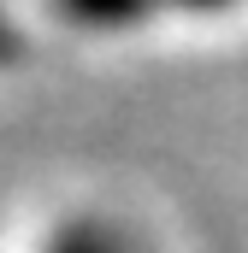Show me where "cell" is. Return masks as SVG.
I'll use <instances>...</instances> for the list:
<instances>
[{"label":"cell","mask_w":248,"mask_h":253,"mask_svg":"<svg viewBox=\"0 0 248 253\" xmlns=\"http://www.w3.org/2000/svg\"><path fill=\"white\" fill-rule=\"evenodd\" d=\"M30 253H154V248L119 212H107V206H71V212H60L36 236Z\"/></svg>","instance_id":"1"},{"label":"cell","mask_w":248,"mask_h":253,"mask_svg":"<svg viewBox=\"0 0 248 253\" xmlns=\"http://www.w3.org/2000/svg\"><path fill=\"white\" fill-rule=\"evenodd\" d=\"M36 53V30H30V18L12 6V0H0V77H18L24 65Z\"/></svg>","instance_id":"2"},{"label":"cell","mask_w":248,"mask_h":253,"mask_svg":"<svg viewBox=\"0 0 248 253\" xmlns=\"http://www.w3.org/2000/svg\"><path fill=\"white\" fill-rule=\"evenodd\" d=\"M148 6H154L160 30L166 24H225V18L248 12V0H148Z\"/></svg>","instance_id":"3"}]
</instances>
